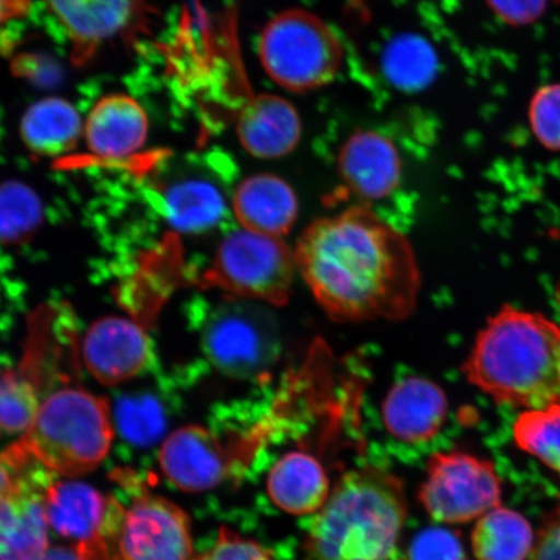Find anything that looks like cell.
<instances>
[{"label":"cell","mask_w":560,"mask_h":560,"mask_svg":"<svg viewBox=\"0 0 560 560\" xmlns=\"http://www.w3.org/2000/svg\"><path fill=\"white\" fill-rule=\"evenodd\" d=\"M296 270L295 252L282 237L241 229L221 242L200 287L219 289L233 299L282 306L290 299Z\"/></svg>","instance_id":"8992f818"},{"label":"cell","mask_w":560,"mask_h":560,"mask_svg":"<svg viewBox=\"0 0 560 560\" xmlns=\"http://www.w3.org/2000/svg\"><path fill=\"white\" fill-rule=\"evenodd\" d=\"M534 545L529 522L517 511L502 506L482 515L471 535L478 560H527Z\"/></svg>","instance_id":"603a6c76"},{"label":"cell","mask_w":560,"mask_h":560,"mask_svg":"<svg viewBox=\"0 0 560 560\" xmlns=\"http://www.w3.org/2000/svg\"><path fill=\"white\" fill-rule=\"evenodd\" d=\"M408 510L395 475L376 467L342 474L307 525V560H405L398 544Z\"/></svg>","instance_id":"3957f363"},{"label":"cell","mask_w":560,"mask_h":560,"mask_svg":"<svg viewBox=\"0 0 560 560\" xmlns=\"http://www.w3.org/2000/svg\"><path fill=\"white\" fill-rule=\"evenodd\" d=\"M265 73L292 93H307L331 83L345 61L339 35L315 13L292 9L265 25L258 44Z\"/></svg>","instance_id":"5b68a950"},{"label":"cell","mask_w":560,"mask_h":560,"mask_svg":"<svg viewBox=\"0 0 560 560\" xmlns=\"http://www.w3.org/2000/svg\"><path fill=\"white\" fill-rule=\"evenodd\" d=\"M112 500L86 482H52L46 499L48 523L77 544L93 541L103 534Z\"/></svg>","instance_id":"44dd1931"},{"label":"cell","mask_w":560,"mask_h":560,"mask_svg":"<svg viewBox=\"0 0 560 560\" xmlns=\"http://www.w3.org/2000/svg\"><path fill=\"white\" fill-rule=\"evenodd\" d=\"M293 252L314 299L335 320H401L415 312L420 289L415 249L368 207L314 221Z\"/></svg>","instance_id":"6da1fadb"},{"label":"cell","mask_w":560,"mask_h":560,"mask_svg":"<svg viewBox=\"0 0 560 560\" xmlns=\"http://www.w3.org/2000/svg\"><path fill=\"white\" fill-rule=\"evenodd\" d=\"M149 198L174 229L202 233L219 225L226 212V201L219 187L198 177L172 173L152 182Z\"/></svg>","instance_id":"e0dca14e"},{"label":"cell","mask_w":560,"mask_h":560,"mask_svg":"<svg viewBox=\"0 0 560 560\" xmlns=\"http://www.w3.org/2000/svg\"><path fill=\"white\" fill-rule=\"evenodd\" d=\"M15 471L16 486L0 505V560H39L48 549L46 499L52 480L44 468L26 470L23 460L2 458Z\"/></svg>","instance_id":"7c38bea8"},{"label":"cell","mask_w":560,"mask_h":560,"mask_svg":"<svg viewBox=\"0 0 560 560\" xmlns=\"http://www.w3.org/2000/svg\"><path fill=\"white\" fill-rule=\"evenodd\" d=\"M37 384L23 370H9L0 375V429L26 432L40 408Z\"/></svg>","instance_id":"4316f807"},{"label":"cell","mask_w":560,"mask_h":560,"mask_svg":"<svg viewBox=\"0 0 560 560\" xmlns=\"http://www.w3.org/2000/svg\"><path fill=\"white\" fill-rule=\"evenodd\" d=\"M149 136V118L140 104L125 94L102 97L91 109L85 137L101 159L120 160L142 149Z\"/></svg>","instance_id":"d6986e66"},{"label":"cell","mask_w":560,"mask_h":560,"mask_svg":"<svg viewBox=\"0 0 560 560\" xmlns=\"http://www.w3.org/2000/svg\"><path fill=\"white\" fill-rule=\"evenodd\" d=\"M338 171L350 191L363 200L377 201L388 198L400 186L402 161L389 138L361 130L341 145Z\"/></svg>","instance_id":"5bb4252c"},{"label":"cell","mask_w":560,"mask_h":560,"mask_svg":"<svg viewBox=\"0 0 560 560\" xmlns=\"http://www.w3.org/2000/svg\"><path fill=\"white\" fill-rule=\"evenodd\" d=\"M202 347L221 373L248 381L275 368L282 339L268 305L231 298L210 315L202 331Z\"/></svg>","instance_id":"52a82bcc"},{"label":"cell","mask_w":560,"mask_h":560,"mask_svg":"<svg viewBox=\"0 0 560 560\" xmlns=\"http://www.w3.org/2000/svg\"><path fill=\"white\" fill-rule=\"evenodd\" d=\"M39 560H110L105 552L91 542L74 546H55L48 548Z\"/></svg>","instance_id":"d6a6232c"},{"label":"cell","mask_w":560,"mask_h":560,"mask_svg":"<svg viewBox=\"0 0 560 560\" xmlns=\"http://www.w3.org/2000/svg\"><path fill=\"white\" fill-rule=\"evenodd\" d=\"M198 560H272V558L262 545L234 530L222 528L212 548Z\"/></svg>","instance_id":"f546056e"},{"label":"cell","mask_w":560,"mask_h":560,"mask_svg":"<svg viewBox=\"0 0 560 560\" xmlns=\"http://www.w3.org/2000/svg\"><path fill=\"white\" fill-rule=\"evenodd\" d=\"M15 486V475H12L9 467L0 464V505L9 499Z\"/></svg>","instance_id":"e575fe53"},{"label":"cell","mask_w":560,"mask_h":560,"mask_svg":"<svg viewBox=\"0 0 560 560\" xmlns=\"http://www.w3.org/2000/svg\"><path fill=\"white\" fill-rule=\"evenodd\" d=\"M447 398L440 385L422 376L397 382L383 402L385 430L404 443H424L443 429Z\"/></svg>","instance_id":"2e32d148"},{"label":"cell","mask_w":560,"mask_h":560,"mask_svg":"<svg viewBox=\"0 0 560 560\" xmlns=\"http://www.w3.org/2000/svg\"><path fill=\"white\" fill-rule=\"evenodd\" d=\"M514 440L560 478V404L524 410L514 424Z\"/></svg>","instance_id":"484cf974"},{"label":"cell","mask_w":560,"mask_h":560,"mask_svg":"<svg viewBox=\"0 0 560 560\" xmlns=\"http://www.w3.org/2000/svg\"><path fill=\"white\" fill-rule=\"evenodd\" d=\"M236 135L249 155L276 160L295 151L303 137V122L290 101L276 94H258L237 116Z\"/></svg>","instance_id":"9a60e30c"},{"label":"cell","mask_w":560,"mask_h":560,"mask_svg":"<svg viewBox=\"0 0 560 560\" xmlns=\"http://www.w3.org/2000/svg\"><path fill=\"white\" fill-rule=\"evenodd\" d=\"M112 440L108 402L89 390L66 387L40 404L31 429L9 451L73 478L95 470L107 457Z\"/></svg>","instance_id":"277c9868"},{"label":"cell","mask_w":560,"mask_h":560,"mask_svg":"<svg viewBox=\"0 0 560 560\" xmlns=\"http://www.w3.org/2000/svg\"><path fill=\"white\" fill-rule=\"evenodd\" d=\"M83 362L104 385H117L142 374L152 361L149 336L135 320L105 317L91 326L83 339Z\"/></svg>","instance_id":"4fadbf2b"},{"label":"cell","mask_w":560,"mask_h":560,"mask_svg":"<svg viewBox=\"0 0 560 560\" xmlns=\"http://www.w3.org/2000/svg\"><path fill=\"white\" fill-rule=\"evenodd\" d=\"M487 3L503 23L524 26L544 15L549 0H487Z\"/></svg>","instance_id":"4dcf8cb0"},{"label":"cell","mask_w":560,"mask_h":560,"mask_svg":"<svg viewBox=\"0 0 560 560\" xmlns=\"http://www.w3.org/2000/svg\"><path fill=\"white\" fill-rule=\"evenodd\" d=\"M405 560H470L458 532L430 527L412 538Z\"/></svg>","instance_id":"f1b7e54d"},{"label":"cell","mask_w":560,"mask_h":560,"mask_svg":"<svg viewBox=\"0 0 560 560\" xmlns=\"http://www.w3.org/2000/svg\"><path fill=\"white\" fill-rule=\"evenodd\" d=\"M529 124L545 149L560 151V83L544 86L532 97Z\"/></svg>","instance_id":"83f0119b"},{"label":"cell","mask_w":560,"mask_h":560,"mask_svg":"<svg viewBox=\"0 0 560 560\" xmlns=\"http://www.w3.org/2000/svg\"><path fill=\"white\" fill-rule=\"evenodd\" d=\"M121 560H198L191 523L184 510L163 497L142 493L128 509L117 536Z\"/></svg>","instance_id":"8fae6325"},{"label":"cell","mask_w":560,"mask_h":560,"mask_svg":"<svg viewBox=\"0 0 560 560\" xmlns=\"http://www.w3.org/2000/svg\"><path fill=\"white\" fill-rule=\"evenodd\" d=\"M528 560H560V499L545 517Z\"/></svg>","instance_id":"1f68e13d"},{"label":"cell","mask_w":560,"mask_h":560,"mask_svg":"<svg viewBox=\"0 0 560 560\" xmlns=\"http://www.w3.org/2000/svg\"><path fill=\"white\" fill-rule=\"evenodd\" d=\"M44 206L32 187L19 180L0 184V242L21 243L37 233Z\"/></svg>","instance_id":"d4e9b609"},{"label":"cell","mask_w":560,"mask_h":560,"mask_svg":"<svg viewBox=\"0 0 560 560\" xmlns=\"http://www.w3.org/2000/svg\"><path fill=\"white\" fill-rule=\"evenodd\" d=\"M32 0H0V27L24 18L31 10Z\"/></svg>","instance_id":"836d02e7"},{"label":"cell","mask_w":560,"mask_h":560,"mask_svg":"<svg viewBox=\"0 0 560 560\" xmlns=\"http://www.w3.org/2000/svg\"><path fill=\"white\" fill-rule=\"evenodd\" d=\"M20 132L33 155L61 156L79 143L82 120L69 102L61 97H45L26 109Z\"/></svg>","instance_id":"7402d4cb"},{"label":"cell","mask_w":560,"mask_h":560,"mask_svg":"<svg viewBox=\"0 0 560 560\" xmlns=\"http://www.w3.org/2000/svg\"><path fill=\"white\" fill-rule=\"evenodd\" d=\"M260 441L258 435L225 441L201 425L182 427L161 446V470L175 487L205 492L248 467Z\"/></svg>","instance_id":"9c48e42d"},{"label":"cell","mask_w":560,"mask_h":560,"mask_svg":"<svg viewBox=\"0 0 560 560\" xmlns=\"http://www.w3.org/2000/svg\"><path fill=\"white\" fill-rule=\"evenodd\" d=\"M464 373L499 404H560V327L542 314L502 307L476 338Z\"/></svg>","instance_id":"7a4b0ae2"},{"label":"cell","mask_w":560,"mask_h":560,"mask_svg":"<svg viewBox=\"0 0 560 560\" xmlns=\"http://www.w3.org/2000/svg\"><path fill=\"white\" fill-rule=\"evenodd\" d=\"M66 31L70 59L85 67L104 45L135 42L149 34L156 10L152 0H47Z\"/></svg>","instance_id":"30bf717a"},{"label":"cell","mask_w":560,"mask_h":560,"mask_svg":"<svg viewBox=\"0 0 560 560\" xmlns=\"http://www.w3.org/2000/svg\"><path fill=\"white\" fill-rule=\"evenodd\" d=\"M384 73L397 88L423 89L435 77L436 54L429 42L417 35H401L387 47L383 58Z\"/></svg>","instance_id":"cb8c5ba5"},{"label":"cell","mask_w":560,"mask_h":560,"mask_svg":"<svg viewBox=\"0 0 560 560\" xmlns=\"http://www.w3.org/2000/svg\"><path fill=\"white\" fill-rule=\"evenodd\" d=\"M266 490L277 508L292 515L317 514L330 497V479L314 455L290 452L268 475Z\"/></svg>","instance_id":"ffe728a7"},{"label":"cell","mask_w":560,"mask_h":560,"mask_svg":"<svg viewBox=\"0 0 560 560\" xmlns=\"http://www.w3.org/2000/svg\"><path fill=\"white\" fill-rule=\"evenodd\" d=\"M233 212L242 229L283 237L298 221V195L289 182L276 174L250 175L236 187Z\"/></svg>","instance_id":"ac0fdd59"},{"label":"cell","mask_w":560,"mask_h":560,"mask_svg":"<svg viewBox=\"0 0 560 560\" xmlns=\"http://www.w3.org/2000/svg\"><path fill=\"white\" fill-rule=\"evenodd\" d=\"M432 520L470 523L499 508L502 482L492 462L460 451L433 454L418 492Z\"/></svg>","instance_id":"ba28073f"}]
</instances>
